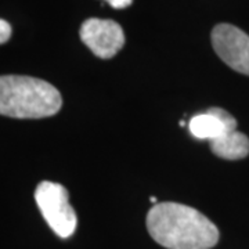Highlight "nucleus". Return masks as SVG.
Wrapping results in <instances>:
<instances>
[{
	"label": "nucleus",
	"instance_id": "1",
	"mask_svg": "<svg viewBox=\"0 0 249 249\" xmlns=\"http://www.w3.org/2000/svg\"><path fill=\"white\" fill-rule=\"evenodd\" d=\"M147 229L154 240L168 249H211L219 230L196 209L176 202H158L147 214Z\"/></svg>",
	"mask_w": 249,
	"mask_h": 249
},
{
	"label": "nucleus",
	"instance_id": "2",
	"mask_svg": "<svg viewBox=\"0 0 249 249\" xmlns=\"http://www.w3.org/2000/svg\"><path fill=\"white\" fill-rule=\"evenodd\" d=\"M62 106L60 91L49 82L32 76H0V115L40 119L55 115Z\"/></svg>",
	"mask_w": 249,
	"mask_h": 249
},
{
	"label": "nucleus",
	"instance_id": "3",
	"mask_svg": "<svg viewBox=\"0 0 249 249\" xmlns=\"http://www.w3.org/2000/svg\"><path fill=\"white\" fill-rule=\"evenodd\" d=\"M35 199L50 229L61 238L71 237L76 230L78 217L65 187L53 181H42L36 187Z\"/></svg>",
	"mask_w": 249,
	"mask_h": 249
},
{
	"label": "nucleus",
	"instance_id": "4",
	"mask_svg": "<svg viewBox=\"0 0 249 249\" xmlns=\"http://www.w3.org/2000/svg\"><path fill=\"white\" fill-rule=\"evenodd\" d=\"M212 45L220 60L249 76V36L244 31L230 24H219L212 31Z\"/></svg>",
	"mask_w": 249,
	"mask_h": 249
},
{
	"label": "nucleus",
	"instance_id": "5",
	"mask_svg": "<svg viewBox=\"0 0 249 249\" xmlns=\"http://www.w3.org/2000/svg\"><path fill=\"white\" fill-rule=\"evenodd\" d=\"M79 35L82 42L100 58H112L124 45V29L112 19H86Z\"/></svg>",
	"mask_w": 249,
	"mask_h": 249
},
{
	"label": "nucleus",
	"instance_id": "6",
	"mask_svg": "<svg viewBox=\"0 0 249 249\" xmlns=\"http://www.w3.org/2000/svg\"><path fill=\"white\" fill-rule=\"evenodd\" d=\"M190 133L198 140L211 142L223 134L237 130V121L223 108H209L206 112L198 114L190 119Z\"/></svg>",
	"mask_w": 249,
	"mask_h": 249
},
{
	"label": "nucleus",
	"instance_id": "7",
	"mask_svg": "<svg viewBox=\"0 0 249 249\" xmlns=\"http://www.w3.org/2000/svg\"><path fill=\"white\" fill-rule=\"evenodd\" d=\"M211 150L223 160H242L249 154V139L241 132H229L211 142Z\"/></svg>",
	"mask_w": 249,
	"mask_h": 249
},
{
	"label": "nucleus",
	"instance_id": "8",
	"mask_svg": "<svg viewBox=\"0 0 249 249\" xmlns=\"http://www.w3.org/2000/svg\"><path fill=\"white\" fill-rule=\"evenodd\" d=\"M11 32H13L11 25L7 21L0 18V45H3V43H6L9 40L11 37Z\"/></svg>",
	"mask_w": 249,
	"mask_h": 249
},
{
	"label": "nucleus",
	"instance_id": "9",
	"mask_svg": "<svg viewBox=\"0 0 249 249\" xmlns=\"http://www.w3.org/2000/svg\"><path fill=\"white\" fill-rule=\"evenodd\" d=\"M108 4L111 6V7H114V9H126V7H129L132 3H133V0H106Z\"/></svg>",
	"mask_w": 249,
	"mask_h": 249
}]
</instances>
